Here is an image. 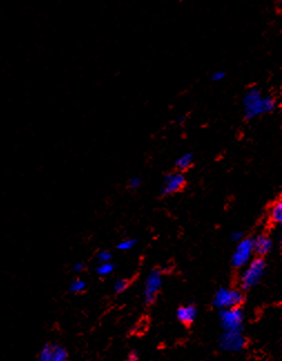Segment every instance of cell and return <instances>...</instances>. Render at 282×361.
I'll list each match as a JSON object with an SVG mask.
<instances>
[{"label": "cell", "instance_id": "44dd1931", "mask_svg": "<svg viewBox=\"0 0 282 361\" xmlns=\"http://www.w3.org/2000/svg\"><path fill=\"white\" fill-rule=\"evenodd\" d=\"M140 183H142V179H140V177L135 176V177H132L130 181H128V187L134 190V189H137L140 186Z\"/></svg>", "mask_w": 282, "mask_h": 361}, {"label": "cell", "instance_id": "cb8c5ba5", "mask_svg": "<svg viewBox=\"0 0 282 361\" xmlns=\"http://www.w3.org/2000/svg\"><path fill=\"white\" fill-rule=\"evenodd\" d=\"M138 352L136 350H132L127 356V361H138Z\"/></svg>", "mask_w": 282, "mask_h": 361}, {"label": "cell", "instance_id": "30bf717a", "mask_svg": "<svg viewBox=\"0 0 282 361\" xmlns=\"http://www.w3.org/2000/svg\"><path fill=\"white\" fill-rule=\"evenodd\" d=\"M198 315V309L194 304L182 305L176 310V317L184 326H191Z\"/></svg>", "mask_w": 282, "mask_h": 361}, {"label": "cell", "instance_id": "7402d4cb", "mask_svg": "<svg viewBox=\"0 0 282 361\" xmlns=\"http://www.w3.org/2000/svg\"><path fill=\"white\" fill-rule=\"evenodd\" d=\"M226 76V73L223 72V71H217V72H214L212 73V75H211V81L212 82H220V81H222V79Z\"/></svg>", "mask_w": 282, "mask_h": 361}, {"label": "cell", "instance_id": "d4e9b609", "mask_svg": "<svg viewBox=\"0 0 282 361\" xmlns=\"http://www.w3.org/2000/svg\"><path fill=\"white\" fill-rule=\"evenodd\" d=\"M84 268H85V264L82 262H78V263H76V264L73 265V271L76 272V273L82 272Z\"/></svg>", "mask_w": 282, "mask_h": 361}, {"label": "cell", "instance_id": "5b68a950", "mask_svg": "<svg viewBox=\"0 0 282 361\" xmlns=\"http://www.w3.org/2000/svg\"><path fill=\"white\" fill-rule=\"evenodd\" d=\"M253 254V240L251 237H244L242 241L238 243L236 249L233 250L231 256L232 266L234 268L247 266L252 260Z\"/></svg>", "mask_w": 282, "mask_h": 361}, {"label": "cell", "instance_id": "e0dca14e", "mask_svg": "<svg viewBox=\"0 0 282 361\" xmlns=\"http://www.w3.org/2000/svg\"><path fill=\"white\" fill-rule=\"evenodd\" d=\"M136 244H137V240H135V238H127V240L122 241L118 244V249L122 250V252H126V250L134 248L136 246Z\"/></svg>", "mask_w": 282, "mask_h": 361}, {"label": "cell", "instance_id": "ffe728a7", "mask_svg": "<svg viewBox=\"0 0 282 361\" xmlns=\"http://www.w3.org/2000/svg\"><path fill=\"white\" fill-rule=\"evenodd\" d=\"M97 260L100 263H107L112 261V253L108 252V250L103 249L101 252L97 253Z\"/></svg>", "mask_w": 282, "mask_h": 361}, {"label": "cell", "instance_id": "ac0fdd59", "mask_svg": "<svg viewBox=\"0 0 282 361\" xmlns=\"http://www.w3.org/2000/svg\"><path fill=\"white\" fill-rule=\"evenodd\" d=\"M263 104H265V113L272 112L277 107V103L272 96H265L263 97Z\"/></svg>", "mask_w": 282, "mask_h": 361}, {"label": "cell", "instance_id": "2e32d148", "mask_svg": "<svg viewBox=\"0 0 282 361\" xmlns=\"http://www.w3.org/2000/svg\"><path fill=\"white\" fill-rule=\"evenodd\" d=\"M38 361H52V344H46L40 349Z\"/></svg>", "mask_w": 282, "mask_h": 361}, {"label": "cell", "instance_id": "6da1fadb", "mask_svg": "<svg viewBox=\"0 0 282 361\" xmlns=\"http://www.w3.org/2000/svg\"><path fill=\"white\" fill-rule=\"evenodd\" d=\"M267 271V262L263 258H255L244 268L240 277L241 291H249L260 283Z\"/></svg>", "mask_w": 282, "mask_h": 361}, {"label": "cell", "instance_id": "8fae6325", "mask_svg": "<svg viewBox=\"0 0 282 361\" xmlns=\"http://www.w3.org/2000/svg\"><path fill=\"white\" fill-rule=\"evenodd\" d=\"M52 361H68V352L59 344H52Z\"/></svg>", "mask_w": 282, "mask_h": 361}, {"label": "cell", "instance_id": "603a6c76", "mask_svg": "<svg viewBox=\"0 0 282 361\" xmlns=\"http://www.w3.org/2000/svg\"><path fill=\"white\" fill-rule=\"evenodd\" d=\"M230 238H231L232 242L239 243L244 238V234H243V231H241V230H234L230 234Z\"/></svg>", "mask_w": 282, "mask_h": 361}, {"label": "cell", "instance_id": "9a60e30c", "mask_svg": "<svg viewBox=\"0 0 282 361\" xmlns=\"http://www.w3.org/2000/svg\"><path fill=\"white\" fill-rule=\"evenodd\" d=\"M86 287H87V283L84 280L74 279L70 281L68 285V291L72 294H78V293H83L86 290Z\"/></svg>", "mask_w": 282, "mask_h": 361}, {"label": "cell", "instance_id": "4fadbf2b", "mask_svg": "<svg viewBox=\"0 0 282 361\" xmlns=\"http://www.w3.org/2000/svg\"><path fill=\"white\" fill-rule=\"evenodd\" d=\"M270 220L273 224L282 223V201L277 200L270 208Z\"/></svg>", "mask_w": 282, "mask_h": 361}, {"label": "cell", "instance_id": "9c48e42d", "mask_svg": "<svg viewBox=\"0 0 282 361\" xmlns=\"http://www.w3.org/2000/svg\"><path fill=\"white\" fill-rule=\"evenodd\" d=\"M253 240V252L257 258H263L267 256L273 248V241L272 238L266 234H260L255 236Z\"/></svg>", "mask_w": 282, "mask_h": 361}, {"label": "cell", "instance_id": "277c9868", "mask_svg": "<svg viewBox=\"0 0 282 361\" xmlns=\"http://www.w3.org/2000/svg\"><path fill=\"white\" fill-rule=\"evenodd\" d=\"M242 102L244 107V118L247 120H252L265 113L263 96L257 88H251L245 92Z\"/></svg>", "mask_w": 282, "mask_h": 361}, {"label": "cell", "instance_id": "5bb4252c", "mask_svg": "<svg viewBox=\"0 0 282 361\" xmlns=\"http://www.w3.org/2000/svg\"><path fill=\"white\" fill-rule=\"evenodd\" d=\"M115 270V265L113 264L112 262H107V263H100L95 268V272L98 275V277H108V275L112 274Z\"/></svg>", "mask_w": 282, "mask_h": 361}, {"label": "cell", "instance_id": "3957f363", "mask_svg": "<svg viewBox=\"0 0 282 361\" xmlns=\"http://www.w3.org/2000/svg\"><path fill=\"white\" fill-rule=\"evenodd\" d=\"M221 328L224 332H242L244 313L241 308L223 309L219 312Z\"/></svg>", "mask_w": 282, "mask_h": 361}, {"label": "cell", "instance_id": "ba28073f", "mask_svg": "<svg viewBox=\"0 0 282 361\" xmlns=\"http://www.w3.org/2000/svg\"><path fill=\"white\" fill-rule=\"evenodd\" d=\"M186 185L185 176L182 173H173L165 175L163 180V188L161 189L162 196L172 195L182 190V189Z\"/></svg>", "mask_w": 282, "mask_h": 361}, {"label": "cell", "instance_id": "7c38bea8", "mask_svg": "<svg viewBox=\"0 0 282 361\" xmlns=\"http://www.w3.org/2000/svg\"><path fill=\"white\" fill-rule=\"evenodd\" d=\"M193 159H194L193 154H191V152H186V154H184L183 156L176 159L175 167L180 170V173H182V171L186 170L192 166Z\"/></svg>", "mask_w": 282, "mask_h": 361}, {"label": "cell", "instance_id": "d6986e66", "mask_svg": "<svg viewBox=\"0 0 282 361\" xmlns=\"http://www.w3.org/2000/svg\"><path fill=\"white\" fill-rule=\"evenodd\" d=\"M127 287H128V281L125 279H120L114 283L113 289H114L115 293H119L120 294V293L124 292Z\"/></svg>", "mask_w": 282, "mask_h": 361}, {"label": "cell", "instance_id": "7a4b0ae2", "mask_svg": "<svg viewBox=\"0 0 282 361\" xmlns=\"http://www.w3.org/2000/svg\"><path fill=\"white\" fill-rule=\"evenodd\" d=\"M245 296L241 290L229 289V287H220L213 298V305L219 310L240 308L243 304Z\"/></svg>", "mask_w": 282, "mask_h": 361}, {"label": "cell", "instance_id": "484cf974", "mask_svg": "<svg viewBox=\"0 0 282 361\" xmlns=\"http://www.w3.org/2000/svg\"><path fill=\"white\" fill-rule=\"evenodd\" d=\"M185 118H186V115H183L182 118H179V120H177V121H179V122H182V121H184V119H185Z\"/></svg>", "mask_w": 282, "mask_h": 361}, {"label": "cell", "instance_id": "8992f818", "mask_svg": "<svg viewBox=\"0 0 282 361\" xmlns=\"http://www.w3.org/2000/svg\"><path fill=\"white\" fill-rule=\"evenodd\" d=\"M163 284V273L161 270L154 268L147 274L144 285V301L146 304H153L161 290Z\"/></svg>", "mask_w": 282, "mask_h": 361}, {"label": "cell", "instance_id": "52a82bcc", "mask_svg": "<svg viewBox=\"0 0 282 361\" xmlns=\"http://www.w3.org/2000/svg\"><path fill=\"white\" fill-rule=\"evenodd\" d=\"M245 340L242 332H223L220 336L219 346L223 351L239 352L245 347Z\"/></svg>", "mask_w": 282, "mask_h": 361}]
</instances>
